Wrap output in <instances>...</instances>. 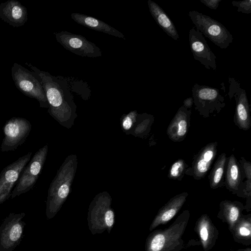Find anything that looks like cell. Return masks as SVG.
<instances>
[{
  "label": "cell",
  "instance_id": "6da1fadb",
  "mask_svg": "<svg viewBox=\"0 0 251 251\" xmlns=\"http://www.w3.org/2000/svg\"><path fill=\"white\" fill-rule=\"evenodd\" d=\"M26 64L42 86L49 104L48 113L60 125L71 128L77 117L76 105L66 79L53 76L30 64Z\"/></svg>",
  "mask_w": 251,
  "mask_h": 251
},
{
  "label": "cell",
  "instance_id": "7a4b0ae2",
  "mask_svg": "<svg viewBox=\"0 0 251 251\" xmlns=\"http://www.w3.org/2000/svg\"><path fill=\"white\" fill-rule=\"evenodd\" d=\"M77 156L68 155L65 159L48 190L46 215L48 220L53 218L60 210L68 198L76 171Z\"/></svg>",
  "mask_w": 251,
  "mask_h": 251
},
{
  "label": "cell",
  "instance_id": "3957f363",
  "mask_svg": "<svg viewBox=\"0 0 251 251\" xmlns=\"http://www.w3.org/2000/svg\"><path fill=\"white\" fill-rule=\"evenodd\" d=\"M190 212L182 211L167 228L151 232L145 243V251H180L184 248L182 236L188 224Z\"/></svg>",
  "mask_w": 251,
  "mask_h": 251
},
{
  "label": "cell",
  "instance_id": "277c9868",
  "mask_svg": "<svg viewBox=\"0 0 251 251\" xmlns=\"http://www.w3.org/2000/svg\"><path fill=\"white\" fill-rule=\"evenodd\" d=\"M112 198L108 193L97 195L91 202L88 211V228L94 235L106 230L110 233L115 224V213L111 207Z\"/></svg>",
  "mask_w": 251,
  "mask_h": 251
},
{
  "label": "cell",
  "instance_id": "5b68a950",
  "mask_svg": "<svg viewBox=\"0 0 251 251\" xmlns=\"http://www.w3.org/2000/svg\"><path fill=\"white\" fill-rule=\"evenodd\" d=\"M188 15L196 29L220 48L226 49L232 43V34L221 23L197 11H191Z\"/></svg>",
  "mask_w": 251,
  "mask_h": 251
},
{
  "label": "cell",
  "instance_id": "8992f818",
  "mask_svg": "<svg viewBox=\"0 0 251 251\" xmlns=\"http://www.w3.org/2000/svg\"><path fill=\"white\" fill-rule=\"evenodd\" d=\"M11 75L16 87L23 94L37 100L40 107H49L42 86L33 72L14 63L11 69Z\"/></svg>",
  "mask_w": 251,
  "mask_h": 251
},
{
  "label": "cell",
  "instance_id": "52a82bcc",
  "mask_svg": "<svg viewBox=\"0 0 251 251\" xmlns=\"http://www.w3.org/2000/svg\"><path fill=\"white\" fill-rule=\"evenodd\" d=\"M48 151V146L46 145L35 152L21 173L10 198L14 199L32 189L42 172Z\"/></svg>",
  "mask_w": 251,
  "mask_h": 251
},
{
  "label": "cell",
  "instance_id": "ba28073f",
  "mask_svg": "<svg viewBox=\"0 0 251 251\" xmlns=\"http://www.w3.org/2000/svg\"><path fill=\"white\" fill-rule=\"evenodd\" d=\"M24 212H11L0 225V251H13L24 237Z\"/></svg>",
  "mask_w": 251,
  "mask_h": 251
},
{
  "label": "cell",
  "instance_id": "9c48e42d",
  "mask_svg": "<svg viewBox=\"0 0 251 251\" xmlns=\"http://www.w3.org/2000/svg\"><path fill=\"white\" fill-rule=\"evenodd\" d=\"M192 98L195 109L204 116L214 112L219 113L225 105V98L215 87L195 84Z\"/></svg>",
  "mask_w": 251,
  "mask_h": 251
},
{
  "label": "cell",
  "instance_id": "30bf717a",
  "mask_svg": "<svg viewBox=\"0 0 251 251\" xmlns=\"http://www.w3.org/2000/svg\"><path fill=\"white\" fill-rule=\"evenodd\" d=\"M32 126L27 119L21 117H13L7 121L3 126L4 137L0 151H14L22 145L29 134Z\"/></svg>",
  "mask_w": 251,
  "mask_h": 251
},
{
  "label": "cell",
  "instance_id": "8fae6325",
  "mask_svg": "<svg viewBox=\"0 0 251 251\" xmlns=\"http://www.w3.org/2000/svg\"><path fill=\"white\" fill-rule=\"evenodd\" d=\"M56 41L65 49L82 57L101 56L100 49L85 37L67 31L54 33Z\"/></svg>",
  "mask_w": 251,
  "mask_h": 251
},
{
  "label": "cell",
  "instance_id": "7c38bea8",
  "mask_svg": "<svg viewBox=\"0 0 251 251\" xmlns=\"http://www.w3.org/2000/svg\"><path fill=\"white\" fill-rule=\"evenodd\" d=\"M32 152H29L4 168L0 173V204L10 198L13 187L21 173L30 161Z\"/></svg>",
  "mask_w": 251,
  "mask_h": 251
},
{
  "label": "cell",
  "instance_id": "4fadbf2b",
  "mask_svg": "<svg viewBox=\"0 0 251 251\" xmlns=\"http://www.w3.org/2000/svg\"><path fill=\"white\" fill-rule=\"evenodd\" d=\"M229 83L228 96L234 98L236 102L235 122L241 128L248 130L251 126L250 106L246 92L240 86L239 81L233 77H228Z\"/></svg>",
  "mask_w": 251,
  "mask_h": 251
},
{
  "label": "cell",
  "instance_id": "5bb4252c",
  "mask_svg": "<svg viewBox=\"0 0 251 251\" xmlns=\"http://www.w3.org/2000/svg\"><path fill=\"white\" fill-rule=\"evenodd\" d=\"M189 41L194 59L207 69L217 70L216 56L211 50L203 34L192 27L189 32Z\"/></svg>",
  "mask_w": 251,
  "mask_h": 251
},
{
  "label": "cell",
  "instance_id": "9a60e30c",
  "mask_svg": "<svg viewBox=\"0 0 251 251\" xmlns=\"http://www.w3.org/2000/svg\"><path fill=\"white\" fill-rule=\"evenodd\" d=\"M217 142L210 143L197 154L192 167L186 170L185 174L191 175L195 179H200L205 176L217 155Z\"/></svg>",
  "mask_w": 251,
  "mask_h": 251
},
{
  "label": "cell",
  "instance_id": "2e32d148",
  "mask_svg": "<svg viewBox=\"0 0 251 251\" xmlns=\"http://www.w3.org/2000/svg\"><path fill=\"white\" fill-rule=\"evenodd\" d=\"M194 230L199 237L204 251H209L215 246L219 232L207 214H203L198 219Z\"/></svg>",
  "mask_w": 251,
  "mask_h": 251
},
{
  "label": "cell",
  "instance_id": "e0dca14e",
  "mask_svg": "<svg viewBox=\"0 0 251 251\" xmlns=\"http://www.w3.org/2000/svg\"><path fill=\"white\" fill-rule=\"evenodd\" d=\"M188 196L187 192L176 195L162 206L152 220L149 230L151 231L159 225H165L173 219L184 204Z\"/></svg>",
  "mask_w": 251,
  "mask_h": 251
},
{
  "label": "cell",
  "instance_id": "ac0fdd59",
  "mask_svg": "<svg viewBox=\"0 0 251 251\" xmlns=\"http://www.w3.org/2000/svg\"><path fill=\"white\" fill-rule=\"evenodd\" d=\"M0 18L13 27H20L27 21V11L19 1L9 0L0 4Z\"/></svg>",
  "mask_w": 251,
  "mask_h": 251
},
{
  "label": "cell",
  "instance_id": "d6986e66",
  "mask_svg": "<svg viewBox=\"0 0 251 251\" xmlns=\"http://www.w3.org/2000/svg\"><path fill=\"white\" fill-rule=\"evenodd\" d=\"M244 209V205L240 201L225 200L219 204L217 217L227 225L230 231L242 216Z\"/></svg>",
  "mask_w": 251,
  "mask_h": 251
},
{
  "label": "cell",
  "instance_id": "ffe728a7",
  "mask_svg": "<svg viewBox=\"0 0 251 251\" xmlns=\"http://www.w3.org/2000/svg\"><path fill=\"white\" fill-rule=\"evenodd\" d=\"M190 114L191 111L183 106L178 109L167 130L168 136L172 140L180 141L184 138Z\"/></svg>",
  "mask_w": 251,
  "mask_h": 251
},
{
  "label": "cell",
  "instance_id": "44dd1931",
  "mask_svg": "<svg viewBox=\"0 0 251 251\" xmlns=\"http://www.w3.org/2000/svg\"><path fill=\"white\" fill-rule=\"evenodd\" d=\"M71 18L77 24L88 28L126 39L124 34L104 22L93 17L78 13L71 14Z\"/></svg>",
  "mask_w": 251,
  "mask_h": 251
},
{
  "label": "cell",
  "instance_id": "7402d4cb",
  "mask_svg": "<svg viewBox=\"0 0 251 251\" xmlns=\"http://www.w3.org/2000/svg\"><path fill=\"white\" fill-rule=\"evenodd\" d=\"M149 11L157 24L169 36L178 40L179 35L172 20L164 10L156 2L148 0Z\"/></svg>",
  "mask_w": 251,
  "mask_h": 251
},
{
  "label": "cell",
  "instance_id": "603a6c76",
  "mask_svg": "<svg viewBox=\"0 0 251 251\" xmlns=\"http://www.w3.org/2000/svg\"><path fill=\"white\" fill-rule=\"evenodd\" d=\"M234 241L245 246L251 245V214L242 215L230 231Z\"/></svg>",
  "mask_w": 251,
  "mask_h": 251
},
{
  "label": "cell",
  "instance_id": "cb8c5ba5",
  "mask_svg": "<svg viewBox=\"0 0 251 251\" xmlns=\"http://www.w3.org/2000/svg\"><path fill=\"white\" fill-rule=\"evenodd\" d=\"M241 181V173L236 158L232 154L227 163L226 182L227 188L231 191H237Z\"/></svg>",
  "mask_w": 251,
  "mask_h": 251
},
{
  "label": "cell",
  "instance_id": "d4e9b609",
  "mask_svg": "<svg viewBox=\"0 0 251 251\" xmlns=\"http://www.w3.org/2000/svg\"><path fill=\"white\" fill-rule=\"evenodd\" d=\"M226 160L225 153H222L217 158L209 176L211 188L215 189L219 186L224 174Z\"/></svg>",
  "mask_w": 251,
  "mask_h": 251
},
{
  "label": "cell",
  "instance_id": "484cf974",
  "mask_svg": "<svg viewBox=\"0 0 251 251\" xmlns=\"http://www.w3.org/2000/svg\"><path fill=\"white\" fill-rule=\"evenodd\" d=\"M186 166V163L183 160H178L172 165L168 173V177L171 179L179 178L184 174Z\"/></svg>",
  "mask_w": 251,
  "mask_h": 251
},
{
  "label": "cell",
  "instance_id": "4316f807",
  "mask_svg": "<svg viewBox=\"0 0 251 251\" xmlns=\"http://www.w3.org/2000/svg\"><path fill=\"white\" fill-rule=\"evenodd\" d=\"M138 117L136 110L130 111L128 114L123 115L121 119L122 127L124 131H130L135 124Z\"/></svg>",
  "mask_w": 251,
  "mask_h": 251
},
{
  "label": "cell",
  "instance_id": "83f0119b",
  "mask_svg": "<svg viewBox=\"0 0 251 251\" xmlns=\"http://www.w3.org/2000/svg\"><path fill=\"white\" fill-rule=\"evenodd\" d=\"M232 5L237 7V11L245 14L251 13V0H245L243 1H232Z\"/></svg>",
  "mask_w": 251,
  "mask_h": 251
},
{
  "label": "cell",
  "instance_id": "f1b7e54d",
  "mask_svg": "<svg viewBox=\"0 0 251 251\" xmlns=\"http://www.w3.org/2000/svg\"><path fill=\"white\" fill-rule=\"evenodd\" d=\"M222 0H200V2L207 7L216 10Z\"/></svg>",
  "mask_w": 251,
  "mask_h": 251
},
{
  "label": "cell",
  "instance_id": "f546056e",
  "mask_svg": "<svg viewBox=\"0 0 251 251\" xmlns=\"http://www.w3.org/2000/svg\"><path fill=\"white\" fill-rule=\"evenodd\" d=\"M193 99L191 97L188 98L186 99L183 101V107L185 108L188 109V108H190L193 105Z\"/></svg>",
  "mask_w": 251,
  "mask_h": 251
},
{
  "label": "cell",
  "instance_id": "4dcf8cb0",
  "mask_svg": "<svg viewBox=\"0 0 251 251\" xmlns=\"http://www.w3.org/2000/svg\"><path fill=\"white\" fill-rule=\"evenodd\" d=\"M236 251H251V248H247L245 249H241L236 250Z\"/></svg>",
  "mask_w": 251,
  "mask_h": 251
}]
</instances>
